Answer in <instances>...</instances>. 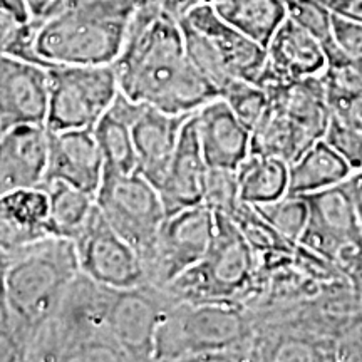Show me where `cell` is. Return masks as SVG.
<instances>
[{"instance_id": "9", "label": "cell", "mask_w": 362, "mask_h": 362, "mask_svg": "<svg viewBox=\"0 0 362 362\" xmlns=\"http://www.w3.org/2000/svg\"><path fill=\"white\" fill-rule=\"evenodd\" d=\"M214 233L215 211L205 203L166 216L155 242L141 255L146 284L166 287L192 269L205 257Z\"/></svg>"}, {"instance_id": "24", "label": "cell", "mask_w": 362, "mask_h": 362, "mask_svg": "<svg viewBox=\"0 0 362 362\" xmlns=\"http://www.w3.org/2000/svg\"><path fill=\"white\" fill-rule=\"evenodd\" d=\"M317 141L307 136L284 107L270 101L262 119L252 129V153L275 156L291 165Z\"/></svg>"}, {"instance_id": "4", "label": "cell", "mask_w": 362, "mask_h": 362, "mask_svg": "<svg viewBox=\"0 0 362 362\" xmlns=\"http://www.w3.org/2000/svg\"><path fill=\"white\" fill-rule=\"evenodd\" d=\"M112 291L79 272L27 361H128L107 324Z\"/></svg>"}, {"instance_id": "31", "label": "cell", "mask_w": 362, "mask_h": 362, "mask_svg": "<svg viewBox=\"0 0 362 362\" xmlns=\"http://www.w3.org/2000/svg\"><path fill=\"white\" fill-rule=\"evenodd\" d=\"M39 25L40 19L21 21L0 11V54L45 66L35 52Z\"/></svg>"}, {"instance_id": "34", "label": "cell", "mask_w": 362, "mask_h": 362, "mask_svg": "<svg viewBox=\"0 0 362 362\" xmlns=\"http://www.w3.org/2000/svg\"><path fill=\"white\" fill-rule=\"evenodd\" d=\"M324 139L341 155L352 171L362 170V129L332 112Z\"/></svg>"}, {"instance_id": "27", "label": "cell", "mask_w": 362, "mask_h": 362, "mask_svg": "<svg viewBox=\"0 0 362 362\" xmlns=\"http://www.w3.org/2000/svg\"><path fill=\"white\" fill-rule=\"evenodd\" d=\"M49 193V232L74 242L96 206V197L62 181L42 187Z\"/></svg>"}, {"instance_id": "20", "label": "cell", "mask_w": 362, "mask_h": 362, "mask_svg": "<svg viewBox=\"0 0 362 362\" xmlns=\"http://www.w3.org/2000/svg\"><path fill=\"white\" fill-rule=\"evenodd\" d=\"M206 175L208 165L198 141L193 115L181 129L178 146L158 187L166 216L185 208L202 205L205 200Z\"/></svg>"}, {"instance_id": "37", "label": "cell", "mask_w": 362, "mask_h": 362, "mask_svg": "<svg viewBox=\"0 0 362 362\" xmlns=\"http://www.w3.org/2000/svg\"><path fill=\"white\" fill-rule=\"evenodd\" d=\"M334 37L344 56L362 64V24L334 13Z\"/></svg>"}, {"instance_id": "10", "label": "cell", "mask_w": 362, "mask_h": 362, "mask_svg": "<svg viewBox=\"0 0 362 362\" xmlns=\"http://www.w3.org/2000/svg\"><path fill=\"white\" fill-rule=\"evenodd\" d=\"M310 218L302 245L325 257L352 279L362 267V230L344 183L307 194Z\"/></svg>"}, {"instance_id": "29", "label": "cell", "mask_w": 362, "mask_h": 362, "mask_svg": "<svg viewBox=\"0 0 362 362\" xmlns=\"http://www.w3.org/2000/svg\"><path fill=\"white\" fill-rule=\"evenodd\" d=\"M232 220L245 237L248 245L257 253V257L292 255L296 250L297 243L288 242L287 238L282 237L250 203H240Z\"/></svg>"}, {"instance_id": "8", "label": "cell", "mask_w": 362, "mask_h": 362, "mask_svg": "<svg viewBox=\"0 0 362 362\" xmlns=\"http://www.w3.org/2000/svg\"><path fill=\"white\" fill-rule=\"evenodd\" d=\"M96 205L107 223L128 240L139 257L155 242L166 218L160 192L138 171L116 173L104 170Z\"/></svg>"}, {"instance_id": "23", "label": "cell", "mask_w": 362, "mask_h": 362, "mask_svg": "<svg viewBox=\"0 0 362 362\" xmlns=\"http://www.w3.org/2000/svg\"><path fill=\"white\" fill-rule=\"evenodd\" d=\"M351 173L347 161L322 138L288 165V194L307 197L322 192L342 183Z\"/></svg>"}, {"instance_id": "41", "label": "cell", "mask_w": 362, "mask_h": 362, "mask_svg": "<svg viewBox=\"0 0 362 362\" xmlns=\"http://www.w3.org/2000/svg\"><path fill=\"white\" fill-rule=\"evenodd\" d=\"M332 13L362 24V0H320Z\"/></svg>"}, {"instance_id": "46", "label": "cell", "mask_w": 362, "mask_h": 362, "mask_svg": "<svg viewBox=\"0 0 362 362\" xmlns=\"http://www.w3.org/2000/svg\"><path fill=\"white\" fill-rule=\"evenodd\" d=\"M200 2H208V4H214L216 0H200Z\"/></svg>"}, {"instance_id": "21", "label": "cell", "mask_w": 362, "mask_h": 362, "mask_svg": "<svg viewBox=\"0 0 362 362\" xmlns=\"http://www.w3.org/2000/svg\"><path fill=\"white\" fill-rule=\"evenodd\" d=\"M51 237L49 193L42 187L0 194V248L8 255L22 247Z\"/></svg>"}, {"instance_id": "45", "label": "cell", "mask_w": 362, "mask_h": 362, "mask_svg": "<svg viewBox=\"0 0 362 362\" xmlns=\"http://www.w3.org/2000/svg\"><path fill=\"white\" fill-rule=\"evenodd\" d=\"M8 264H11V255L0 248V300H4V296H6V280H7Z\"/></svg>"}, {"instance_id": "44", "label": "cell", "mask_w": 362, "mask_h": 362, "mask_svg": "<svg viewBox=\"0 0 362 362\" xmlns=\"http://www.w3.org/2000/svg\"><path fill=\"white\" fill-rule=\"evenodd\" d=\"M0 11L11 13V16L21 21L33 19L29 6H27V0H0Z\"/></svg>"}, {"instance_id": "40", "label": "cell", "mask_w": 362, "mask_h": 362, "mask_svg": "<svg viewBox=\"0 0 362 362\" xmlns=\"http://www.w3.org/2000/svg\"><path fill=\"white\" fill-rule=\"evenodd\" d=\"M0 361H22V354L11 334V319L6 302L0 300Z\"/></svg>"}, {"instance_id": "5", "label": "cell", "mask_w": 362, "mask_h": 362, "mask_svg": "<svg viewBox=\"0 0 362 362\" xmlns=\"http://www.w3.org/2000/svg\"><path fill=\"white\" fill-rule=\"evenodd\" d=\"M253 336L243 307L176 302L158 330L155 361H253Z\"/></svg>"}, {"instance_id": "32", "label": "cell", "mask_w": 362, "mask_h": 362, "mask_svg": "<svg viewBox=\"0 0 362 362\" xmlns=\"http://www.w3.org/2000/svg\"><path fill=\"white\" fill-rule=\"evenodd\" d=\"M221 98L228 103L238 119L250 131L255 128L269 107V96H267L265 89L250 81H232L221 90Z\"/></svg>"}, {"instance_id": "2", "label": "cell", "mask_w": 362, "mask_h": 362, "mask_svg": "<svg viewBox=\"0 0 362 362\" xmlns=\"http://www.w3.org/2000/svg\"><path fill=\"white\" fill-rule=\"evenodd\" d=\"M79 272L78 250L67 238L45 237L11 253L4 302L22 361Z\"/></svg>"}, {"instance_id": "43", "label": "cell", "mask_w": 362, "mask_h": 362, "mask_svg": "<svg viewBox=\"0 0 362 362\" xmlns=\"http://www.w3.org/2000/svg\"><path fill=\"white\" fill-rule=\"evenodd\" d=\"M64 2L66 0H27V6H29L30 16L34 19L44 21L49 16H52Z\"/></svg>"}, {"instance_id": "33", "label": "cell", "mask_w": 362, "mask_h": 362, "mask_svg": "<svg viewBox=\"0 0 362 362\" xmlns=\"http://www.w3.org/2000/svg\"><path fill=\"white\" fill-rule=\"evenodd\" d=\"M203 203L215 214L226 215L232 218L240 203H242L237 170L208 168Z\"/></svg>"}, {"instance_id": "19", "label": "cell", "mask_w": 362, "mask_h": 362, "mask_svg": "<svg viewBox=\"0 0 362 362\" xmlns=\"http://www.w3.org/2000/svg\"><path fill=\"white\" fill-rule=\"evenodd\" d=\"M193 115H170L143 104L131 124L136 153V171L158 188L168 170L181 129Z\"/></svg>"}, {"instance_id": "14", "label": "cell", "mask_w": 362, "mask_h": 362, "mask_svg": "<svg viewBox=\"0 0 362 362\" xmlns=\"http://www.w3.org/2000/svg\"><path fill=\"white\" fill-rule=\"evenodd\" d=\"M181 22L200 33L210 42L233 79L257 84L265 67L267 49L221 19L214 4H194L181 17Z\"/></svg>"}, {"instance_id": "3", "label": "cell", "mask_w": 362, "mask_h": 362, "mask_svg": "<svg viewBox=\"0 0 362 362\" xmlns=\"http://www.w3.org/2000/svg\"><path fill=\"white\" fill-rule=\"evenodd\" d=\"M138 0H66L40 21L35 52L45 66L115 64Z\"/></svg>"}, {"instance_id": "13", "label": "cell", "mask_w": 362, "mask_h": 362, "mask_svg": "<svg viewBox=\"0 0 362 362\" xmlns=\"http://www.w3.org/2000/svg\"><path fill=\"white\" fill-rule=\"evenodd\" d=\"M49 67L0 54V131L17 124H45Z\"/></svg>"}, {"instance_id": "36", "label": "cell", "mask_w": 362, "mask_h": 362, "mask_svg": "<svg viewBox=\"0 0 362 362\" xmlns=\"http://www.w3.org/2000/svg\"><path fill=\"white\" fill-rule=\"evenodd\" d=\"M336 361H362V310L344 320L334 336Z\"/></svg>"}, {"instance_id": "42", "label": "cell", "mask_w": 362, "mask_h": 362, "mask_svg": "<svg viewBox=\"0 0 362 362\" xmlns=\"http://www.w3.org/2000/svg\"><path fill=\"white\" fill-rule=\"evenodd\" d=\"M342 183L344 187H346L347 193H349L357 215V221H359V226L362 230V170L352 171V173L347 176V180H344Z\"/></svg>"}, {"instance_id": "35", "label": "cell", "mask_w": 362, "mask_h": 362, "mask_svg": "<svg viewBox=\"0 0 362 362\" xmlns=\"http://www.w3.org/2000/svg\"><path fill=\"white\" fill-rule=\"evenodd\" d=\"M292 264L300 274H304L305 277L314 280L319 285H330L347 279L329 259L310 250L309 247L302 245V243L296 245Z\"/></svg>"}, {"instance_id": "12", "label": "cell", "mask_w": 362, "mask_h": 362, "mask_svg": "<svg viewBox=\"0 0 362 362\" xmlns=\"http://www.w3.org/2000/svg\"><path fill=\"white\" fill-rule=\"evenodd\" d=\"M81 272L110 288L146 284L139 253L104 218L98 205L74 240Z\"/></svg>"}, {"instance_id": "18", "label": "cell", "mask_w": 362, "mask_h": 362, "mask_svg": "<svg viewBox=\"0 0 362 362\" xmlns=\"http://www.w3.org/2000/svg\"><path fill=\"white\" fill-rule=\"evenodd\" d=\"M194 123L208 168L237 170L252 153V131L221 96L194 112Z\"/></svg>"}, {"instance_id": "30", "label": "cell", "mask_w": 362, "mask_h": 362, "mask_svg": "<svg viewBox=\"0 0 362 362\" xmlns=\"http://www.w3.org/2000/svg\"><path fill=\"white\" fill-rule=\"evenodd\" d=\"M253 206L288 242H300L310 218L309 202H307L305 197L287 193L285 197L279 198V200Z\"/></svg>"}, {"instance_id": "38", "label": "cell", "mask_w": 362, "mask_h": 362, "mask_svg": "<svg viewBox=\"0 0 362 362\" xmlns=\"http://www.w3.org/2000/svg\"><path fill=\"white\" fill-rule=\"evenodd\" d=\"M198 2L200 0H138L134 16L143 19L168 16L181 21V17Z\"/></svg>"}, {"instance_id": "17", "label": "cell", "mask_w": 362, "mask_h": 362, "mask_svg": "<svg viewBox=\"0 0 362 362\" xmlns=\"http://www.w3.org/2000/svg\"><path fill=\"white\" fill-rule=\"evenodd\" d=\"M47 163V126L17 124L0 131V194L40 187Z\"/></svg>"}, {"instance_id": "7", "label": "cell", "mask_w": 362, "mask_h": 362, "mask_svg": "<svg viewBox=\"0 0 362 362\" xmlns=\"http://www.w3.org/2000/svg\"><path fill=\"white\" fill-rule=\"evenodd\" d=\"M119 94L117 74L106 66H49V131L94 128Z\"/></svg>"}, {"instance_id": "6", "label": "cell", "mask_w": 362, "mask_h": 362, "mask_svg": "<svg viewBox=\"0 0 362 362\" xmlns=\"http://www.w3.org/2000/svg\"><path fill=\"white\" fill-rule=\"evenodd\" d=\"M264 285L259 259L235 221L215 214L211 245L200 262L166 285L176 302H215L247 309Z\"/></svg>"}, {"instance_id": "47", "label": "cell", "mask_w": 362, "mask_h": 362, "mask_svg": "<svg viewBox=\"0 0 362 362\" xmlns=\"http://www.w3.org/2000/svg\"><path fill=\"white\" fill-rule=\"evenodd\" d=\"M361 272H362V267H361Z\"/></svg>"}, {"instance_id": "39", "label": "cell", "mask_w": 362, "mask_h": 362, "mask_svg": "<svg viewBox=\"0 0 362 362\" xmlns=\"http://www.w3.org/2000/svg\"><path fill=\"white\" fill-rule=\"evenodd\" d=\"M330 110L362 129V94L359 96H339L327 94Z\"/></svg>"}, {"instance_id": "26", "label": "cell", "mask_w": 362, "mask_h": 362, "mask_svg": "<svg viewBox=\"0 0 362 362\" xmlns=\"http://www.w3.org/2000/svg\"><path fill=\"white\" fill-rule=\"evenodd\" d=\"M240 198L262 205L288 193V163L275 156L250 153L237 168Z\"/></svg>"}, {"instance_id": "15", "label": "cell", "mask_w": 362, "mask_h": 362, "mask_svg": "<svg viewBox=\"0 0 362 362\" xmlns=\"http://www.w3.org/2000/svg\"><path fill=\"white\" fill-rule=\"evenodd\" d=\"M104 160L94 128L49 131V163L44 185L62 181L96 197Z\"/></svg>"}, {"instance_id": "25", "label": "cell", "mask_w": 362, "mask_h": 362, "mask_svg": "<svg viewBox=\"0 0 362 362\" xmlns=\"http://www.w3.org/2000/svg\"><path fill=\"white\" fill-rule=\"evenodd\" d=\"M214 7L221 19L265 49L288 17L285 0H216Z\"/></svg>"}, {"instance_id": "28", "label": "cell", "mask_w": 362, "mask_h": 362, "mask_svg": "<svg viewBox=\"0 0 362 362\" xmlns=\"http://www.w3.org/2000/svg\"><path fill=\"white\" fill-rule=\"evenodd\" d=\"M287 13L292 21L304 27L307 33L322 44L327 54V67H334L347 61L337 47L334 37V13L320 0H285Z\"/></svg>"}, {"instance_id": "16", "label": "cell", "mask_w": 362, "mask_h": 362, "mask_svg": "<svg viewBox=\"0 0 362 362\" xmlns=\"http://www.w3.org/2000/svg\"><path fill=\"white\" fill-rule=\"evenodd\" d=\"M327 69L322 44L291 17L284 21L267 45V61L257 84H285L320 76Z\"/></svg>"}, {"instance_id": "1", "label": "cell", "mask_w": 362, "mask_h": 362, "mask_svg": "<svg viewBox=\"0 0 362 362\" xmlns=\"http://www.w3.org/2000/svg\"><path fill=\"white\" fill-rule=\"evenodd\" d=\"M119 90L170 115H194L220 90L189 61L178 19L133 16L115 62Z\"/></svg>"}, {"instance_id": "11", "label": "cell", "mask_w": 362, "mask_h": 362, "mask_svg": "<svg viewBox=\"0 0 362 362\" xmlns=\"http://www.w3.org/2000/svg\"><path fill=\"white\" fill-rule=\"evenodd\" d=\"M175 304L165 287L151 284L112 291L107 324L128 361H155L158 330Z\"/></svg>"}, {"instance_id": "22", "label": "cell", "mask_w": 362, "mask_h": 362, "mask_svg": "<svg viewBox=\"0 0 362 362\" xmlns=\"http://www.w3.org/2000/svg\"><path fill=\"white\" fill-rule=\"evenodd\" d=\"M143 104L131 101L119 90L112 106L104 112L94 126L99 149L104 160V170L116 173L136 171V153L131 124Z\"/></svg>"}]
</instances>
